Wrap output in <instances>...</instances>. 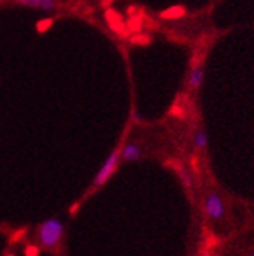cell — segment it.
Returning <instances> with one entry per match:
<instances>
[{"label":"cell","mask_w":254,"mask_h":256,"mask_svg":"<svg viewBox=\"0 0 254 256\" xmlns=\"http://www.w3.org/2000/svg\"><path fill=\"white\" fill-rule=\"evenodd\" d=\"M203 76H205V66L198 64V66L192 68L187 76V84L190 89H198L203 83Z\"/></svg>","instance_id":"5b68a950"},{"label":"cell","mask_w":254,"mask_h":256,"mask_svg":"<svg viewBox=\"0 0 254 256\" xmlns=\"http://www.w3.org/2000/svg\"><path fill=\"white\" fill-rule=\"evenodd\" d=\"M106 19H108V22H109V25H111V28L114 30V32H117V33H120V34H125V25H123V22H122V18L117 14L116 11H108L106 12Z\"/></svg>","instance_id":"52a82bcc"},{"label":"cell","mask_w":254,"mask_h":256,"mask_svg":"<svg viewBox=\"0 0 254 256\" xmlns=\"http://www.w3.org/2000/svg\"><path fill=\"white\" fill-rule=\"evenodd\" d=\"M119 158H120V150L116 148L114 150L111 155L106 158V161L103 162V166L100 168L97 176H95V180H94V186L95 188H100V186H103L109 178L112 176V174L116 172L117 169V166H119Z\"/></svg>","instance_id":"7a4b0ae2"},{"label":"cell","mask_w":254,"mask_h":256,"mask_svg":"<svg viewBox=\"0 0 254 256\" xmlns=\"http://www.w3.org/2000/svg\"><path fill=\"white\" fill-rule=\"evenodd\" d=\"M184 14H186V8L176 5V6H172V8L166 10V11H162L161 12V18L162 19H180Z\"/></svg>","instance_id":"ba28073f"},{"label":"cell","mask_w":254,"mask_h":256,"mask_svg":"<svg viewBox=\"0 0 254 256\" xmlns=\"http://www.w3.org/2000/svg\"><path fill=\"white\" fill-rule=\"evenodd\" d=\"M142 156V150L139 148V146L130 142L126 144L122 150H120V158L123 161H137L139 158Z\"/></svg>","instance_id":"8992f818"},{"label":"cell","mask_w":254,"mask_h":256,"mask_svg":"<svg viewBox=\"0 0 254 256\" xmlns=\"http://www.w3.org/2000/svg\"><path fill=\"white\" fill-rule=\"evenodd\" d=\"M205 211L206 214L211 217V219L219 220L225 214V204L222 197L217 194V192H211V194L206 196L205 198Z\"/></svg>","instance_id":"3957f363"},{"label":"cell","mask_w":254,"mask_h":256,"mask_svg":"<svg viewBox=\"0 0 254 256\" xmlns=\"http://www.w3.org/2000/svg\"><path fill=\"white\" fill-rule=\"evenodd\" d=\"M180 178H181V182H183L184 188H187V189L192 188V180H190V176L187 175V172H186L183 168L180 169Z\"/></svg>","instance_id":"8fae6325"},{"label":"cell","mask_w":254,"mask_h":256,"mask_svg":"<svg viewBox=\"0 0 254 256\" xmlns=\"http://www.w3.org/2000/svg\"><path fill=\"white\" fill-rule=\"evenodd\" d=\"M78 206H80V203H75V204H73V206L70 208V214H72V216H75V212H77Z\"/></svg>","instance_id":"2e32d148"},{"label":"cell","mask_w":254,"mask_h":256,"mask_svg":"<svg viewBox=\"0 0 254 256\" xmlns=\"http://www.w3.org/2000/svg\"><path fill=\"white\" fill-rule=\"evenodd\" d=\"M16 4L19 5H25V6H30V8H36V10H41V11H53L56 8L55 0H14Z\"/></svg>","instance_id":"277c9868"},{"label":"cell","mask_w":254,"mask_h":256,"mask_svg":"<svg viewBox=\"0 0 254 256\" xmlns=\"http://www.w3.org/2000/svg\"><path fill=\"white\" fill-rule=\"evenodd\" d=\"M25 233H27V230H20V232H19L16 236H12V239H11V240H14V242H16V240H19V238H20V236H23Z\"/></svg>","instance_id":"9a60e30c"},{"label":"cell","mask_w":254,"mask_h":256,"mask_svg":"<svg viewBox=\"0 0 254 256\" xmlns=\"http://www.w3.org/2000/svg\"><path fill=\"white\" fill-rule=\"evenodd\" d=\"M53 25V19L52 18H47V19H41L36 22V32L37 33H45L50 27Z\"/></svg>","instance_id":"30bf717a"},{"label":"cell","mask_w":254,"mask_h":256,"mask_svg":"<svg viewBox=\"0 0 254 256\" xmlns=\"http://www.w3.org/2000/svg\"><path fill=\"white\" fill-rule=\"evenodd\" d=\"M64 234V226L58 219H48L41 224L37 230V238L44 248H53Z\"/></svg>","instance_id":"6da1fadb"},{"label":"cell","mask_w":254,"mask_h":256,"mask_svg":"<svg viewBox=\"0 0 254 256\" xmlns=\"http://www.w3.org/2000/svg\"><path fill=\"white\" fill-rule=\"evenodd\" d=\"M131 42L133 44H150V36H141V34H139V36H133L131 38Z\"/></svg>","instance_id":"7c38bea8"},{"label":"cell","mask_w":254,"mask_h":256,"mask_svg":"<svg viewBox=\"0 0 254 256\" xmlns=\"http://www.w3.org/2000/svg\"><path fill=\"white\" fill-rule=\"evenodd\" d=\"M141 27V18H134L130 20V30H139Z\"/></svg>","instance_id":"5bb4252c"},{"label":"cell","mask_w":254,"mask_h":256,"mask_svg":"<svg viewBox=\"0 0 254 256\" xmlns=\"http://www.w3.org/2000/svg\"><path fill=\"white\" fill-rule=\"evenodd\" d=\"M25 254L27 256H37L39 254V250H37V247H34V246H28V247H25Z\"/></svg>","instance_id":"4fadbf2b"},{"label":"cell","mask_w":254,"mask_h":256,"mask_svg":"<svg viewBox=\"0 0 254 256\" xmlns=\"http://www.w3.org/2000/svg\"><path fill=\"white\" fill-rule=\"evenodd\" d=\"M194 144L197 148H206L208 147V134L203 130H197L194 134Z\"/></svg>","instance_id":"9c48e42d"}]
</instances>
